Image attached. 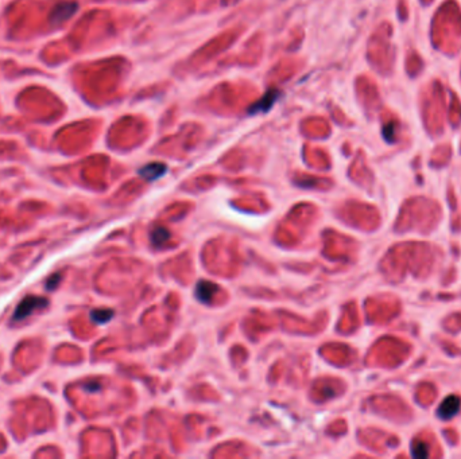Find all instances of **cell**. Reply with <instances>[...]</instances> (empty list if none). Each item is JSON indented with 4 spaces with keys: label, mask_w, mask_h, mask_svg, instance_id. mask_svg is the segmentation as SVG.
<instances>
[{
    "label": "cell",
    "mask_w": 461,
    "mask_h": 459,
    "mask_svg": "<svg viewBox=\"0 0 461 459\" xmlns=\"http://www.w3.org/2000/svg\"><path fill=\"white\" fill-rule=\"evenodd\" d=\"M47 304V300L45 298L39 296H26V298L18 304V307L15 310L12 319L14 321H23L24 318H27L31 312H34L37 308L45 307Z\"/></svg>",
    "instance_id": "cell-1"
},
{
    "label": "cell",
    "mask_w": 461,
    "mask_h": 459,
    "mask_svg": "<svg viewBox=\"0 0 461 459\" xmlns=\"http://www.w3.org/2000/svg\"><path fill=\"white\" fill-rule=\"evenodd\" d=\"M459 409H460V397L452 395L444 400L441 407L438 408V415L443 419H451L459 412Z\"/></svg>",
    "instance_id": "cell-2"
},
{
    "label": "cell",
    "mask_w": 461,
    "mask_h": 459,
    "mask_svg": "<svg viewBox=\"0 0 461 459\" xmlns=\"http://www.w3.org/2000/svg\"><path fill=\"white\" fill-rule=\"evenodd\" d=\"M74 9H76V4H73V3H62V4L57 5V8L51 14V22L60 23L65 19L69 18L70 15L74 12Z\"/></svg>",
    "instance_id": "cell-3"
},
{
    "label": "cell",
    "mask_w": 461,
    "mask_h": 459,
    "mask_svg": "<svg viewBox=\"0 0 461 459\" xmlns=\"http://www.w3.org/2000/svg\"><path fill=\"white\" fill-rule=\"evenodd\" d=\"M217 285L209 281H200L197 284V298L201 302H209V299L216 294Z\"/></svg>",
    "instance_id": "cell-4"
},
{
    "label": "cell",
    "mask_w": 461,
    "mask_h": 459,
    "mask_svg": "<svg viewBox=\"0 0 461 459\" xmlns=\"http://www.w3.org/2000/svg\"><path fill=\"white\" fill-rule=\"evenodd\" d=\"M166 171V167L163 165H148L146 167H143L142 170H140V175L144 177V178L147 179V181H154V179L159 178L161 175H163V173Z\"/></svg>",
    "instance_id": "cell-5"
},
{
    "label": "cell",
    "mask_w": 461,
    "mask_h": 459,
    "mask_svg": "<svg viewBox=\"0 0 461 459\" xmlns=\"http://www.w3.org/2000/svg\"><path fill=\"white\" fill-rule=\"evenodd\" d=\"M169 237H170L169 230L165 229V228H162V226H157V228L151 232V241L155 247H161V245H163V244L166 243L167 240H169Z\"/></svg>",
    "instance_id": "cell-6"
},
{
    "label": "cell",
    "mask_w": 461,
    "mask_h": 459,
    "mask_svg": "<svg viewBox=\"0 0 461 459\" xmlns=\"http://www.w3.org/2000/svg\"><path fill=\"white\" fill-rule=\"evenodd\" d=\"M112 315H114V311H111V310H96L91 314L93 321L97 322V323H106L111 319Z\"/></svg>",
    "instance_id": "cell-7"
},
{
    "label": "cell",
    "mask_w": 461,
    "mask_h": 459,
    "mask_svg": "<svg viewBox=\"0 0 461 459\" xmlns=\"http://www.w3.org/2000/svg\"><path fill=\"white\" fill-rule=\"evenodd\" d=\"M413 455H414L415 458H426L428 455H429V451H428V446L422 443V442H418V443H415L413 446Z\"/></svg>",
    "instance_id": "cell-8"
},
{
    "label": "cell",
    "mask_w": 461,
    "mask_h": 459,
    "mask_svg": "<svg viewBox=\"0 0 461 459\" xmlns=\"http://www.w3.org/2000/svg\"><path fill=\"white\" fill-rule=\"evenodd\" d=\"M60 276L58 275H54V276H51L50 277V280L47 281V288L49 289H51V288H56V285H57V283H58V281H60Z\"/></svg>",
    "instance_id": "cell-9"
}]
</instances>
